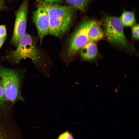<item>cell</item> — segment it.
<instances>
[{
  "label": "cell",
  "instance_id": "1",
  "mask_svg": "<svg viewBox=\"0 0 139 139\" xmlns=\"http://www.w3.org/2000/svg\"><path fill=\"white\" fill-rule=\"evenodd\" d=\"M43 3L49 15V33L57 37L62 36L70 26L74 14L73 8L58 3Z\"/></svg>",
  "mask_w": 139,
  "mask_h": 139
},
{
  "label": "cell",
  "instance_id": "2",
  "mask_svg": "<svg viewBox=\"0 0 139 139\" xmlns=\"http://www.w3.org/2000/svg\"><path fill=\"white\" fill-rule=\"evenodd\" d=\"M23 74L17 70L0 66V83L7 102L13 104L24 101L21 94Z\"/></svg>",
  "mask_w": 139,
  "mask_h": 139
},
{
  "label": "cell",
  "instance_id": "3",
  "mask_svg": "<svg viewBox=\"0 0 139 139\" xmlns=\"http://www.w3.org/2000/svg\"><path fill=\"white\" fill-rule=\"evenodd\" d=\"M104 35L108 41L112 44L127 49H133L124 33L123 26L119 18L106 15L103 20Z\"/></svg>",
  "mask_w": 139,
  "mask_h": 139
},
{
  "label": "cell",
  "instance_id": "4",
  "mask_svg": "<svg viewBox=\"0 0 139 139\" xmlns=\"http://www.w3.org/2000/svg\"><path fill=\"white\" fill-rule=\"evenodd\" d=\"M40 58V51L30 35L25 34L20 40L16 49L12 51L8 58L17 63L22 59L29 58L37 63Z\"/></svg>",
  "mask_w": 139,
  "mask_h": 139
},
{
  "label": "cell",
  "instance_id": "5",
  "mask_svg": "<svg viewBox=\"0 0 139 139\" xmlns=\"http://www.w3.org/2000/svg\"><path fill=\"white\" fill-rule=\"evenodd\" d=\"M90 20L84 21L77 27L71 37L67 50V56L71 57L89 41L88 32Z\"/></svg>",
  "mask_w": 139,
  "mask_h": 139
},
{
  "label": "cell",
  "instance_id": "6",
  "mask_svg": "<svg viewBox=\"0 0 139 139\" xmlns=\"http://www.w3.org/2000/svg\"><path fill=\"white\" fill-rule=\"evenodd\" d=\"M28 4L24 0L15 14V20L11 42L17 46L25 34Z\"/></svg>",
  "mask_w": 139,
  "mask_h": 139
},
{
  "label": "cell",
  "instance_id": "7",
  "mask_svg": "<svg viewBox=\"0 0 139 139\" xmlns=\"http://www.w3.org/2000/svg\"><path fill=\"white\" fill-rule=\"evenodd\" d=\"M34 11L33 21L37 28L41 43L43 38L49 33V15L46 6L42 1Z\"/></svg>",
  "mask_w": 139,
  "mask_h": 139
},
{
  "label": "cell",
  "instance_id": "8",
  "mask_svg": "<svg viewBox=\"0 0 139 139\" xmlns=\"http://www.w3.org/2000/svg\"><path fill=\"white\" fill-rule=\"evenodd\" d=\"M0 139H23L18 126L3 113L0 114Z\"/></svg>",
  "mask_w": 139,
  "mask_h": 139
},
{
  "label": "cell",
  "instance_id": "9",
  "mask_svg": "<svg viewBox=\"0 0 139 139\" xmlns=\"http://www.w3.org/2000/svg\"><path fill=\"white\" fill-rule=\"evenodd\" d=\"M104 33L99 23L96 21L90 20L88 32L89 41H96L102 39Z\"/></svg>",
  "mask_w": 139,
  "mask_h": 139
},
{
  "label": "cell",
  "instance_id": "10",
  "mask_svg": "<svg viewBox=\"0 0 139 139\" xmlns=\"http://www.w3.org/2000/svg\"><path fill=\"white\" fill-rule=\"evenodd\" d=\"M80 50L82 57L86 60H92L98 54L97 47L94 42L89 41Z\"/></svg>",
  "mask_w": 139,
  "mask_h": 139
},
{
  "label": "cell",
  "instance_id": "11",
  "mask_svg": "<svg viewBox=\"0 0 139 139\" xmlns=\"http://www.w3.org/2000/svg\"><path fill=\"white\" fill-rule=\"evenodd\" d=\"M119 19L123 26L126 27H131L136 22L134 14L132 12L124 11Z\"/></svg>",
  "mask_w": 139,
  "mask_h": 139
},
{
  "label": "cell",
  "instance_id": "12",
  "mask_svg": "<svg viewBox=\"0 0 139 139\" xmlns=\"http://www.w3.org/2000/svg\"><path fill=\"white\" fill-rule=\"evenodd\" d=\"M73 8L84 11L87 7L89 0H65Z\"/></svg>",
  "mask_w": 139,
  "mask_h": 139
},
{
  "label": "cell",
  "instance_id": "13",
  "mask_svg": "<svg viewBox=\"0 0 139 139\" xmlns=\"http://www.w3.org/2000/svg\"><path fill=\"white\" fill-rule=\"evenodd\" d=\"M5 99L2 87L0 83V114L3 112L7 108Z\"/></svg>",
  "mask_w": 139,
  "mask_h": 139
},
{
  "label": "cell",
  "instance_id": "14",
  "mask_svg": "<svg viewBox=\"0 0 139 139\" xmlns=\"http://www.w3.org/2000/svg\"><path fill=\"white\" fill-rule=\"evenodd\" d=\"M57 139H74V138L70 132L66 131L60 134Z\"/></svg>",
  "mask_w": 139,
  "mask_h": 139
},
{
  "label": "cell",
  "instance_id": "15",
  "mask_svg": "<svg viewBox=\"0 0 139 139\" xmlns=\"http://www.w3.org/2000/svg\"><path fill=\"white\" fill-rule=\"evenodd\" d=\"M133 37L135 39H139V25L137 24L134 26L132 29Z\"/></svg>",
  "mask_w": 139,
  "mask_h": 139
},
{
  "label": "cell",
  "instance_id": "16",
  "mask_svg": "<svg viewBox=\"0 0 139 139\" xmlns=\"http://www.w3.org/2000/svg\"><path fill=\"white\" fill-rule=\"evenodd\" d=\"M6 30L5 26L3 25H0V37H6Z\"/></svg>",
  "mask_w": 139,
  "mask_h": 139
},
{
  "label": "cell",
  "instance_id": "17",
  "mask_svg": "<svg viewBox=\"0 0 139 139\" xmlns=\"http://www.w3.org/2000/svg\"><path fill=\"white\" fill-rule=\"evenodd\" d=\"M40 1L46 3H56L61 4L63 2V0H40Z\"/></svg>",
  "mask_w": 139,
  "mask_h": 139
},
{
  "label": "cell",
  "instance_id": "18",
  "mask_svg": "<svg viewBox=\"0 0 139 139\" xmlns=\"http://www.w3.org/2000/svg\"><path fill=\"white\" fill-rule=\"evenodd\" d=\"M6 37H0V49L4 43Z\"/></svg>",
  "mask_w": 139,
  "mask_h": 139
},
{
  "label": "cell",
  "instance_id": "19",
  "mask_svg": "<svg viewBox=\"0 0 139 139\" xmlns=\"http://www.w3.org/2000/svg\"><path fill=\"white\" fill-rule=\"evenodd\" d=\"M4 7V4L3 0H0V10H2Z\"/></svg>",
  "mask_w": 139,
  "mask_h": 139
}]
</instances>
